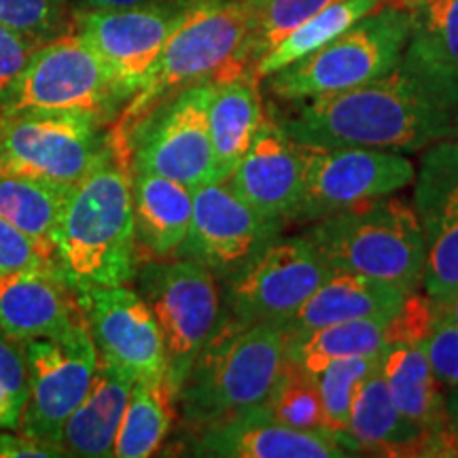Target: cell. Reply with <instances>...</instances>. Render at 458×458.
Returning a JSON list of instances; mask_svg holds the SVG:
<instances>
[{
	"instance_id": "1",
	"label": "cell",
	"mask_w": 458,
	"mask_h": 458,
	"mask_svg": "<svg viewBox=\"0 0 458 458\" xmlns=\"http://www.w3.org/2000/svg\"><path fill=\"white\" fill-rule=\"evenodd\" d=\"M267 111L301 147H365L414 153L458 140V71L401 55L376 81Z\"/></svg>"
},
{
	"instance_id": "2",
	"label": "cell",
	"mask_w": 458,
	"mask_h": 458,
	"mask_svg": "<svg viewBox=\"0 0 458 458\" xmlns=\"http://www.w3.org/2000/svg\"><path fill=\"white\" fill-rule=\"evenodd\" d=\"M54 246L57 270L77 293L136 278L131 172L117 151L71 189Z\"/></svg>"
},
{
	"instance_id": "3",
	"label": "cell",
	"mask_w": 458,
	"mask_h": 458,
	"mask_svg": "<svg viewBox=\"0 0 458 458\" xmlns=\"http://www.w3.org/2000/svg\"><path fill=\"white\" fill-rule=\"evenodd\" d=\"M246 37L244 0H193L165 41L145 85L125 102L111 130L117 156L125 159V142L131 131L179 91L196 83L249 74Z\"/></svg>"
},
{
	"instance_id": "4",
	"label": "cell",
	"mask_w": 458,
	"mask_h": 458,
	"mask_svg": "<svg viewBox=\"0 0 458 458\" xmlns=\"http://www.w3.org/2000/svg\"><path fill=\"white\" fill-rule=\"evenodd\" d=\"M284 369V329L223 317L176 393L182 420L202 428L263 408Z\"/></svg>"
},
{
	"instance_id": "5",
	"label": "cell",
	"mask_w": 458,
	"mask_h": 458,
	"mask_svg": "<svg viewBox=\"0 0 458 458\" xmlns=\"http://www.w3.org/2000/svg\"><path fill=\"white\" fill-rule=\"evenodd\" d=\"M308 238L329 270L360 274L399 286L422 289L425 238L414 204L386 196L308 223Z\"/></svg>"
},
{
	"instance_id": "6",
	"label": "cell",
	"mask_w": 458,
	"mask_h": 458,
	"mask_svg": "<svg viewBox=\"0 0 458 458\" xmlns=\"http://www.w3.org/2000/svg\"><path fill=\"white\" fill-rule=\"evenodd\" d=\"M408 38V13L399 4L385 3L334 41L263 81L272 98L284 105L327 98L391 72L399 64Z\"/></svg>"
},
{
	"instance_id": "7",
	"label": "cell",
	"mask_w": 458,
	"mask_h": 458,
	"mask_svg": "<svg viewBox=\"0 0 458 458\" xmlns=\"http://www.w3.org/2000/svg\"><path fill=\"white\" fill-rule=\"evenodd\" d=\"M139 283L142 300L157 320L165 352V386L179 388L223 318L219 280L199 263L176 257L142 263Z\"/></svg>"
},
{
	"instance_id": "8",
	"label": "cell",
	"mask_w": 458,
	"mask_h": 458,
	"mask_svg": "<svg viewBox=\"0 0 458 458\" xmlns=\"http://www.w3.org/2000/svg\"><path fill=\"white\" fill-rule=\"evenodd\" d=\"M123 105L100 57L71 30L34 51L0 114L77 113L108 125Z\"/></svg>"
},
{
	"instance_id": "9",
	"label": "cell",
	"mask_w": 458,
	"mask_h": 458,
	"mask_svg": "<svg viewBox=\"0 0 458 458\" xmlns=\"http://www.w3.org/2000/svg\"><path fill=\"white\" fill-rule=\"evenodd\" d=\"M108 125L77 113H21L4 117L0 172L72 189L114 147Z\"/></svg>"
},
{
	"instance_id": "10",
	"label": "cell",
	"mask_w": 458,
	"mask_h": 458,
	"mask_svg": "<svg viewBox=\"0 0 458 458\" xmlns=\"http://www.w3.org/2000/svg\"><path fill=\"white\" fill-rule=\"evenodd\" d=\"M329 272L306 233H280L223 280V317L240 325L272 323L284 329Z\"/></svg>"
},
{
	"instance_id": "11",
	"label": "cell",
	"mask_w": 458,
	"mask_h": 458,
	"mask_svg": "<svg viewBox=\"0 0 458 458\" xmlns=\"http://www.w3.org/2000/svg\"><path fill=\"white\" fill-rule=\"evenodd\" d=\"M216 81L179 91L142 119L125 142L130 172H151L189 189L215 181L208 106Z\"/></svg>"
},
{
	"instance_id": "12",
	"label": "cell",
	"mask_w": 458,
	"mask_h": 458,
	"mask_svg": "<svg viewBox=\"0 0 458 458\" xmlns=\"http://www.w3.org/2000/svg\"><path fill=\"white\" fill-rule=\"evenodd\" d=\"M301 147V145H300ZM303 191L291 223H312L393 196L414 182L403 153L365 147H301Z\"/></svg>"
},
{
	"instance_id": "13",
	"label": "cell",
	"mask_w": 458,
	"mask_h": 458,
	"mask_svg": "<svg viewBox=\"0 0 458 458\" xmlns=\"http://www.w3.org/2000/svg\"><path fill=\"white\" fill-rule=\"evenodd\" d=\"M28 371V399L20 431L64 456L60 448L68 416L88 394L98 352L88 323L62 340H28L21 344Z\"/></svg>"
},
{
	"instance_id": "14",
	"label": "cell",
	"mask_w": 458,
	"mask_h": 458,
	"mask_svg": "<svg viewBox=\"0 0 458 458\" xmlns=\"http://www.w3.org/2000/svg\"><path fill=\"white\" fill-rule=\"evenodd\" d=\"M193 0H162L130 9H85L74 30L94 49L123 102L145 85L165 41Z\"/></svg>"
},
{
	"instance_id": "15",
	"label": "cell",
	"mask_w": 458,
	"mask_h": 458,
	"mask_svg": "<svg viewBox=\"0 0 458 458\" xmlns=\"http://www.w3.org/2000/svg\"><path fill=\"white\" fill-rule=\"evenodd\" d=\"M283 229V221L266 219L242 202L227 181H210L193 189L191 223L176 255L199 263L223 283Z\"/></svg>"
},
{
	"instance_id": "16",
	"label": "cell",
	"mask_w": 458,
	"mask_h": 458,
	"mask_svg": "<svg viewBox=\"0 0 458 458\" xmlns=\"http://www.w3.org/2000/svg\"><path fill=\"white\" fill-rule=\"evenodd\" d=\"M79 295L98 360L131 382L164 385L165 352L157 320L128 284L98 286Z\"/></svg>"
},
{
	"instance_id": "17",
	"label": "cell",
	"mask_w": 458,
	"mask_h": 458,
	"mask_svg": "<svg viewBox=\"0 0 458 458\" xmlns=\"http://www.w3.org/2000/svg\"><path fill=\"white\" fill-rule=\"evenodd\" d=\"M411 204L425 238L422 291L439 306L458 291V140L425 148Z\"/></svg>"
},
{
	"instance_id": "18",
	"label": "cell",
	"mask_w": 458,
	"mask_h": 458,
	"mask_svg": "<svg viewBox=\"0 0 458 458\" xmlns=\"http://www.w3.org/2000/svg\"><path fill=\"white\" fill-rule=\"evenodd\" d=\"M233 193L266 219L289 225L303 191L301 147L266 106L255 140L227 179Z\"/></svg>"
},
{
	"instance_id": "19",
	"label": "cell",
	"mask_w": 458,
	"mask_h": 458,
	"mask_svg": "<svg viewBox=\"0 0 458 458\" xmlns=\"http://www.w3.org/2000/svg\"><path fill=\"white\" fill-rule=\"evenodd\" d=\"M85 323L77 291L55 267L0 278V331L11 340H62Z\"/></svg>"
},
{
	"instance_id": "20",
	"label": "cell",
	"mask_w": 458,
	"mask_h": 458,
	"mask_svg": "<svg viewBox=\"0 0 458 458\" xmlns=\"http://www.w3.org/2000/svg\"><path fill=\"white\" fill-rule=\"evenodd\" d=\"M193 456L210 458H344L352 456L344 445L323 431H301L286 427L255 408L198 428L189 445Z\"/></svg>"
},
{
	"instance_id": "21",
	"label": "cell",
	"mask_w": 458,
	"mask_h": 458,
	"mask_svg": "<svg viewBox=\"0 0 458 458\" xmlns=\"http://www.w3.org/2000/svg\"><path fill=\"white\" fill-rule=\"evenodd\" d=\"M193 189L151 172L131 170L136 263L179 253L191 223Z\"/></svg>"
},
{
	"instance_id": "22",
	"label": "cell",
	"mask_w": 458,
	"mask_h": 458,
	"mask_svg": "<svg viewBox=\"0 0 458 458\" xmlns=\"http://www.w3.org/2000/svg\"><path fill=\"white\" fill-rule=\"evenodd\" d=\"M344 445L352 456L359 452L377 456H428L431 437L401 416L380 365L354 393Z\"/></svg>"
},
{
	"instance_id": "23",
	"label": "cell",
	"mask_w": 458,
	"mask_h": 458,
	"mask_svg": "<svg viewBox=\"0 0 458 458\" xmlns=\"http://www.w3.org/2000/svg\"><path fill=\"white\" fill-rule=\"evenodd\" d=\"M408 293L360 274L331 270L289 323L284 335H301L346 320L393 317Z\"/></svg>"
},
{
	"instance_id": "24",
	"label": "cell",
	"mask_w": 458,
	"mask_h": 458,
	"mask_svg": "<svg viewBox=\"0 0 458 458\" xmlns=\"http://www.w3.org/2000/svg\"><path fill=\"white\" fill-rule=\"evenodd\" d=\"M380 369L401 416L431 437L428 456H433L445 420V388L433 374L425 346L418 342L386 344Z\"/></svg>"
},
{
	"instance_id": "25",
	"label": "cell",
	"mask_w": 458,
	"mask_h": 458,
	"mask_svg": "<svg viewBox=\"0 0 458 458\" xmlns=\"http://www.w3.org/2000/svg\"><path fill=\"white\" fill-rule=\"evenodd\" d=\"M131 386L134 382L128 376L98 360L88 394L62 428L60 448L64 456H113L114 437L122 425Z\"/></svg>"
},
{
	"instance_id": "26",
	"label": "cell",
	"mask_w": 458,
	"mask_h": 458,
	"mask_svg": "<svg viewBox=\"0 0 458 458\" xmlns=\"http://www.w3.org/2000/svg\"><path fill=\"white\" fill-rule=\"evenodd\" d=\"M266 117L257 81L250 74L221 79L215 83L208 106L210 145L215 159V181H227L255 140Z\"/></svg>"
},
{
	"instance_id": "27",
	"label": "cell",
	"mask_w": 458,
	"mask_h": 458,
	"mask_svg": "<svg viewBox=\"0 0 458 458\" xmlns=\"http://www.w3.org/2000/svg\"><path fill=\"white\" fill-rule=\"evenodd\" d=\"M388 320L391 317L357 318L301 335H284V360L314 377L337 359L382 354L386 348Z\"/></svg>"
},
{
	"instance_id": "28",
	"label": "cell",
	"mask_w": 458,
	"mask_h": 458,
	"mask_svg": "<svg viewBox=\"0 0 458 458\" xmlns=\"http://www.w3.org/2000/svg\"><path fill=\"white\" fill-rule=\"evenodd\" d=\"M71 189L0 172V219L32 238L55 261L54 236Z\"/></svg>"
},
{
	"instance_id": "29",
	"label": "cell",
	"mask_w": 458,
	"mask_h": 458,
	"mask_svg": "<svg viewBox=\"0 0 458 458\" xmlns=\"http://www.w3.org/2000/svg\"><path fill=\"white\" fill-rule=\"evenodd\" d=\"M385 3H391V0H335L329 7L318 11L310 20L297 26L293 32L286 34L276 47H272L266 55L259 57L250 68V77L255 81H263L270 74L283 71L284 66L310 55L312 51L334 41L344 30H348L354 21L382 7Z\"/></svg>"
},
{
	"instance_id": "30",
	"label": "cell",
	"mask_w": 458,
	"mask_h": 458,
	"mask_svg": "<svg viewBox=\"0 0 458 458\" xmlns=\"http://www.w3.org/2000/svg\"><path fill=\"white\" fill-rule=\"evenodd\" d=\"M174 399L164 385L134 382L122 425L114 437L113 456L147 458L162 448L172 425Z\"/></svg>"
},
{
	"instance_id": "31",
	"label": "cell",
	"mask_w": 458,
	"mask_h": 458,
	"mask_svg": "<svg viewBox=\"0 0 458 458\" xmlns=\"http://www.w3.org/2000/svg\"><path fill=\"white\" fill-rule=\"evenodd\" d=\"M408 13L405 55L422 64L458 71V0H394Z\"/></svg>"
},
{
	"instance_id": "32",
	"label": "cell",
	"mask_w": 458,
	"mask_h": 458,
	"mask_svg": "<svg viewBox=\"0 0 458 458\" xmlns=\"http://www.w3.org/2000/svg\"><path fill=\"white\" fill-rule=\"evenodd\" d=\"M335 0H244L246 17H249V37H246L249 74L259 57Z\"/></svg>"
},
{
	"instance_id": "33",
	"label": "cell",
	"mask_w": 458,
	"mask_h": 458,
	"mask_svg": "<svg viewBox=\"0 0 458 458\" xmlns=\"http://www.w3.org/2000/svg\"><path fill=\"white\" fill-rule=\"evenodd\" d=\"M380 359L382 354L337 359L314 376L320 394V403H323L325 431L331 437H335L342 445L344 433H346L348 420H351L354 393H357L360 382L380 365Z\"/></svg>"
},
{
	"instance_id": "34",
	"label": "cell",
	"mask_w": 458,
	"mask_h": 458,
	"mask_svg": "<svg viewBox=\"0 0 458 458\" xmlns=\"http://www.w3.org/2000/svg\"><path fill=\"white\" fill-rule=\"evenodd\" d=\"M267 414L276 418L286 427L301 428V431H325L323 403L317 388V380L303 374L284 360V369L274 391L263 405Z\"/></svg>"
},
{
	"instance_id": "35",
	"label": "cell",
	"mask_w": 458,
	"mask_h": 458,
	"mask_svg": "<svg viewBox=\"0 0 458 458\" xmlns=\"http://www.w3.org/2000/svg\"><path fill=\"white\" fill-rule=\"evenodd\" d=\"M0 24L38 43L74 30L71 0H0Z\"/></svg>"
},
{
	"instance_id": "36",
	"label": "cell",
	"mask_w": 458,
	"mask_h": 458,
	"mask_svg": "<svg viewBox=\"0 0 458 458\" xmlns=\"http://www.w3.org/2000/svg\"><path fill=\"white\" fill-rule=\"evenodd\" d=\"M26 399L28 371L21 344L0 331V428H20Z\"/></svg>"
},
{
	"instance_id": "37",
	"label": "cell",
	"mask_w": 458,
	"mask_h": 458,
	"mask_svg": "<svg viewBox=\"0 0 458 458\" xmlns=\"http://www.w3.org/2000/svg\"><path fill=\"white\" fill-rule=\"evenodd\" d=\"M425 346L435 377L445 391L458 386V325L444 317H435Z\"/></svg>"
},
{
	"instance_id": "38",
	"label": "cell",
	"mask_w": 458,
	"mask_h": 458,
	"mask_svg": "<svg viewBox=\"0 0 458 458\" xmlns=\"http://www.w3.org/2000/svg\"><path fill=\"white\" fill-rule=\"evenodd\" d=\"M55 267V261L24 232L0 219V278L24 270Z\"/></svg>"
},
{
	"instance_id": "39",
	"label": "cell",
	"mask_w": 458,
	"mask_h": 458,
	"mask_svg": "<svg viewBox=\"0 0 458 458\" xmlns=\"http://www.w3.org/2000/svg\"><path fill=\"white\" fill-rule=\"evenodd\" d=\"M41 45L26 34L0 24V106L7 102L32 54Z\"/></svg>"
},
{
	"instance_id": "40",
	"label": "cell",
	"mask_w": 458,
	"mask_h": 458,
	"mask_svg": "<svg viewBox=\"0 0 458 458\" xmlns=\"http://www.w3.org/2000/svg\"><path fill=\"white\" fill-rule=\"evenodd\" d=\"M47 458V456H62L60 452L49 448L37 439L28 437L17 428H9V433H0V458Z\"/></svg>"
},
{
	"instance_id": "41",
	"label": "cell",
	"mask_w": 458,
	"mask_h": 458,
	"mask_svg": "<svg viewBox=\"0 0 458 458\" xmlns=\"http://www.w3.org/2000/svg\"><path fill=\"white\" fill-rule=\"evenodd\" d=\"M433 456H458V386L445 391V420Z\"/></svg>"
},
{
	"instance_id": "42",
	"label": "cell",
	"mask_w": 458,
	"mask_h": 458,
	"mask_svg": "<svg viewBox=\"0 0 458 458\" xmlns=\"http://www.w3.org/2000/svg\"><path fill=\"white\" fill-rule=\"evenodd\" d=\"M156 3H162V0H81L83 9H130Z\"/></svg>"
},
{
	"instance_id": "43",
	"label": "cell",
	"mask_w": 458,
	"mask_h": 458,
	"mask_svg": "<svg viewBox=\"0 0 458 458\" xmlns=\"http://www.w3.org/2000/svg\"><path fill=\"white\" fill-rule=\"evenodd\" d=\"M435 310H437V317H444V318H448V320H452V323L458 325V291L450 297L448 301L435 306Z\"/></svg>"
},
{
	"instance_id": "44",
	"label": "cell",
	"mask_w": 458,
	"mask_h": 458,
	"mask_svg": "<svg viewBox=\"0 0 458 458\" xmlns=\"http://www.w3.org/2000/svg\"><path fill=\"white\" fill-rule=\"evenodd\" d=\"M3 123H4V117L0 114V157H3Z\"/></svg>"
},
{
	"instance_id": "45",
	"label": "cell",
	"mask_w": 458,
	"mask_h": 458,
	"mask_svg": "<svg viewBox=\"0 0 458 458\" xmlns=\"http://www.w3.org/2000/svg\"><path fill=\"white\" fill-rule=\"evenodd\" d=\"M391 3H394V0H391Z\"/></svg>"
}]
</instances>
